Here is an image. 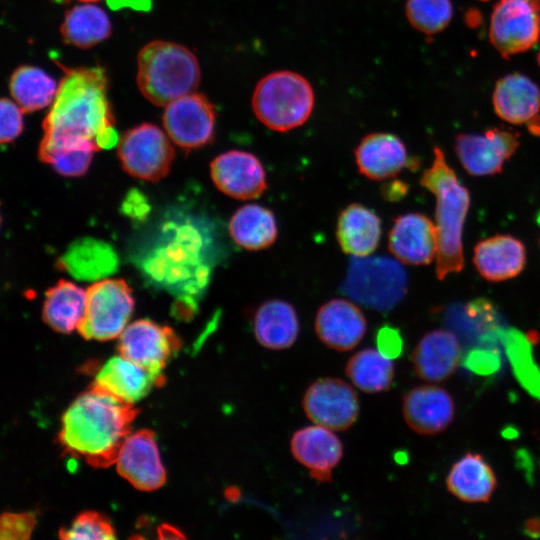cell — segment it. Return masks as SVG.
<instances>
[{
    "instance_id": "cell-3",
    "label": "cell",
    "mask_w": 540,
    "mask_h": 540,
    "mask_svg": "<svg viewBox=\"0 0 540 540\" xmlns=\"http://www.w3.org/2000/svg\"><path fill=\"white\" fill-rule=\"evenodd\" d=\"M433 151V163L424 170L420 184L436 196V276L443 280L464 266L462 231L470 206V194L446 163L442 150L435 147Z\"/></svg>"
},
{
    "instance_id": "cell-12",
    "label": "cell",
    "mask_w": 540,
    "mask_h": 540,
    "mask_svg": "<svg viewBox=\"0 0 540 540\" xmlns=\"http://www.w3.org/2000/svg\"><path fill=\"white\" fill-rule=\"evenodd\" d=\"M179 348L180 340L171 328L148 319L129 324L120 335V355L156 375H162Z\"/></svg>"
},
{
    "instance_id": "cell-32",
    "label": "cell",
    "mask_w": 540,
    "mask_h": 540,
    "mask_svg": "<svg viewBox=\"0 0 540 540\" xmlns=\"http://www.w3.org/2000/svg\"><path fill=\"white\" fill-rule=\"evenodd\" d=\"M345 373L352 383L366 393L388 390L394 379L391 358L379 350L367 348L354 354L347 362Z\"/></svg>"
},
{
    "instance_id": "cell-35",
    "label": "cell",
    "mask_w": 540,
    "mask_h": 540,
    "mask_svg": "<svg viewBox=\"0 0 540 540\" xmlns=\"http://www.w3.org/2000/svg\"><path fill=\"white\" fill-rule=\"evenodd\" d=\"M113 257V253L110 249L105 250V246L102 243H83L75 250H71L68 259L65 260L66 265L69 267L71 273H79L80 277L84 278L86 267H93L95 263L103 267V263L113 266L114 262L99 261L95 259Z\"/></svg>"
},
{
    "instance_id": "cell-22",
    "label": "cell",
    "mask_w": 540,
    "mask_h": 540,
    "mask_svg": "<svg viewBox=\"0 0 540 540\" xmlns=\"http://www.w3.org/2000/svg\"><path fill=\"white\" fill-rule=\"evenodd\" d=\"M457 337L446 330L426 333L412 353L415 374L428 382H441L456 370L461 358Z\"/></svg>"
},
{
    "instance_id": "cell-24",
    "label": "cell",
    "mask_w": 540,
    "mask_h": 540,
    "mask_svg": "<svg viewBox=\"0 0 540 540\" xmlns=\"http://www.w3.org/2000/svg\"><path fill=\"white\" fill-rule=\"evenodd\" d=\"M164 382L162 375L153 374L127 358H110L98 372L94 384L112 395L134 404L146 396L152 387Z\"/></svg>"
},
{
    "instance_id": "cell-18",
    "label": "cell",
    "mask_w": 540,
    "mask_h": 540,
    "mask_svg": "<svg viewBox=\"0 0 540 540\" xmlns=\"http://www.w3.org/2000/svg\"><path fill=\"white\" fill-rule=\"evenodd\" d=\"M367 322L362 311L345 299H332L323 304L315 317L318 338L336 351H349L363 339Z\"/></svg>"
},
{
    "instance_id": "cell-26",
    "label": "cell",
    "mask_w": 540,
    "mask_h": 540,
    "mask_svg": "<svg viewBox=\"0 0 540 540\" xmlns=\"http://www.w3.org/2000/svg\"><path fill=\"white\" fill-rule=\"evenodd\" d=\"M496 485L493 469L476 453H467L454 463L446 478L448 491L469 503L488 502Z\"/></svg>"
},
{
    "instance_id": "cell-1",
    "label": "cell",
    "mask_w": 540,
    "mask_h": 540,
    "mask_svg": "<svg viewBox=\"0 0 540 540\" xmlns=\"http://www.w3.org/2000/svg\"><path fill=\"white\" fill-rule=\"evenodd\" d=\"M63 69L65 76L43 121L39 158L56 151L112 148L119 139L104 69Z\"/></svg>"
},
{
    "instance_id": "cell-37",
    "label": "cell",
    "mask_w": 540,
    "mask_h": 540,
    "mask_svg": "<svg viewBox=\"0 0 540 540\" xmlns=\"http://www.w3.org/2000/svg\"><path fill=\"white\" fill-rule=\"evenodd\" d=\"M1 136L2 144L15 140L23 130L22 109L10 99L1 100Z\"/></svg>"
},
{
    "instance_id": "cell-20",
    "label": "cell",
    "mask_w": 540,
    "mask_h": 540,
    "mask_svg": "<svg viewBox=\"0 0 540 540\" xmlns=\"http://www.w3.org/2000/svg\"><path fill=\"white\" fill-rule=\"evenodd\" d=\"M355 160L359 172L371 180L392 178L411 164L402 140L386 132L366 135L355 149Z\"/></svg>"
},
{
    "instance_id": "cell-16",
    "label": "cell",
    "mask_w": 540,
    "mask_h": 540,
    "mask_svg": "<svg viewBox=\"0 0 540 540\" xmlns=\"http://www.w3.org/2000/svg\"><path fill=\"white\" fill-rule=\"evenodd\" d=\"M116 465L119 474L139 490H156L166 479L154 433L150 430H139L128 436Z\"/></svg>"
},
{
    "instance_id": "cell-27",
    "label": "cell",
    "mask_w": 540,
    "mask_h": 540,
    "mask_svg": "<svg viewBox=\"0 0 540 540\" xmlns=\"http://www.w3.org/2000/svg\"><path fill=\"white\" fill-rule=\"evenodd\" d=\"M256 340L265 348L281 350L291 347L299 333V320L294 307L280 299L262 303L254 315Z\"/></svg>"
},
{
    "instance_id": "cell-4",
    "label": "cell",
    "mask_w": 540,
    "mask_h": 540,
    "mask_svg": "<svg viewBox=\"0 0 540 540\" xmlns=\"http://www.w3.org/2000/svg\"><path fill=\"white\" fill-rule=\"evenodd\" d=\"M137 67L140 92L160 107L194 92L201 78L196 56L168 41L155 40L143 46L137 55Z\"/></svg>"
},
{
    "instance_id": "cell-10",
    "label": "cell",
    "mask_w": 540,
    "mask_h": 540,
    "mask_svg": "<svg viewBox=\"0 0 540 540\" xmlns=\"http://www.w3.org/2000/svg\"><path fill=\"white\" fill-rule=\"evenodd\" d=\"M165 107L163 125L176 145L184 150H193L214 140L215 106L204 94L192 92Z\"/></svg>"
},
{
    "instance_id": "cell-36",
    "label": "cell",
    "mask_w": 540,
    "mask_h": 540,
    "mask_svg": "<svg viewBox=\"0 0 540 540\" xmlns=\"http://www.w3.org/2000/svg\"><path fill=\"white\" fill-rule=\"evenodd\" d=\"M36 524L35 514L5 513L1 517L0 538L2 540H24L30 538Z\"/></svg>"
},
{
    "instance_id": "cell-9",
    "label": "cell",
    "mask_w": 540,
    "mask_h": 540,
    "mask_svg": "<svg viewBox=\"0 0 540 540\" xmlns=\"http://www.w3.org/2000/svg\"><path fill=\"white\" fill-rule=\"evenodd\" d=\"M540 36L539 8L532 0H499L492 11L489 38L503 56L531 49Z\"/></svg>"
},
{
    "instance_id": "cell-17",
    "label": "cell",
    "mask_w": 540,
    "mask_h": 540,
    "mask_svg": "<svg viewBox=\"0 0 540 540\" xmlns=\"http://www.w3.org/2000/svg\"><path fill=\"white\" fill-rule=\"evenodd\" d=\"M402 411L407 425L421 435L444 431L454 418V401L445 389L422 385L411 389L403 398Z\"/></svg>"
},
{
    "instance_id": "cell-21",
    "label": "cell",
    "mask_w": 540,
    "mask_h": 540,
    "mask_svg": "<svg viewBox=\"0 0 540 540\" xmlns=\"http://www.w3.org/2000/svg\"><path fill=\"white\" fill-rule=\"evenodd\" d=\"M473 264L484 279L490 282L505 281L523 271L526 249L519 239L497 234L476 244Z\"/></svg>"
},
{
    "instance_id": "cell-34",
    "label": "cell",
    "mask_w": 540,
    "mask_h": 540,
    "mask_svg": "<svg viewBox=\"0 0 540 540\" xmlns=\"http://www.w3.org/2000/svg\"><path fill=\"white\" fill-rule=\"evenodd\" d=\"M62 539H115L110 521L102 514L86 511L78 515L68 529L59 532Z\"/></svg>"
},
{
    "instance_id": "cell-23",
    "label": "cell",
    "mask_w": 540,
    "mask_h": 540,
    "mask_svg": "<svg viewBox=\"0 0 540 540\" xmlns=\"http://www.w3.org/2000/svg\"><path fill=\"white\" fill-rule=\"evenodd\" d=\"M492 101L496 114L504 121L528 123L540 111V88L523 74H508L497 81Z\"/></svg>"
},
{
    "instance_id": "cell-13",
    "label": "cell",
    "mask_w": 540,
    "mask_h": 540,
    "mask_svg": "<svg viewBox=\"0 0 540 540\" xmlns=\"http://www.w3.org/2000/svg\"><path fill=\"white\" fill-rule=\"evenodd\" d=\"M519 147L517 134L492 128L484 134L463 133L455 139V152L464 169L473 176L500 173Z\"/></svg>"
},
{
    "instance_id": "cell-8",
    "label": "cell",
    "mask_w": 540,
    "mask_h": 540,
    "mask_svg": "<svg viewBox=\"0 0 540 540\" xmlns=\"http://www.w3.org/2000/svg\"><path fill=\"white\" fill-rule=\"evenodd\" d=\"M170 140L168 134L154 124L143 123L130 129L118 142V157L123 169L141 180L162 179L174 159Z\"/></svg>"
},
{
    "instance_id": "cell-15",
    "label": "cell",
    "mask_w": 540,
    "mask_h": 540,
    "mask_svg": "<svg viewBox=\"0 0 540 540\" xmlns=\"http://www.w3.org/2000/svg\"><path fill=\"white\" fill-rule=\"evenodd\" d=\"M388 249L402 263L430 264L438 251L436 224L417 212L398 216L388 233Z\"/></svg>"
},
{
    "instance_id": "cell-40",
    "label": "cell",
    "mask_w": 540,
    "mask_h": 540,
    "mask_svg": "<svg viewBox=\"0 0 540 540\" xmlns=\"http://www.w3.org/2000/svg\"><path fill=\"white\" fill-rule=\"evenodd\" d=\"M78 1L83 2V3H91V2H96L99 0H78Z\"/></svg>"
},
{
    "instance_id": "cell-11",
    "label": "cell",
    "mask_w": 540,
    "mask_h": 540,
    "mask_svg": "<svg viewBox=\"0 0 540 540\" xmlns=\"http://www.w3.org/2000/svg\"><path fill=\"white\" fill-rule=\"evenodd\" d=\"M306 416L315 424L343 431L357 420L359 402L354 389L339 378H321L306 390L303 401Z\"/></svg>"
},
{
    "instance_id": "cell-31",
    "label": "cell",
    "mask_w": 540,
    "mask_h": 540,
    "mask_svg": "<svg viewBox=\"0 0 540 540\" xmlns=\"http://www.w3.org/2000/svg\"><path fill=\"white\" fill-rule=\"evenodd\" d=\"M57 82L42 69L20 66L11 75L10 93L23 112H34L52 104L58 90Z\"/></svg>"
},
{
    "instance_id": "cell-33",
    "label": "cell",
    "mask_w": 540,
    "mask_h": 540,
    "mask_svg": "<svg viewBox=\"0 0 540 540\" xmlns=\"http://www.w3.org/2000/svg\"><path fill=\"white\" fill-rule=\"evenodd\" d=\"M405 12L409 23L416 30L434 35L448 26L453 7L450 0H407Z\"/></svg>"
},
{
    "instance_id": "cell-19",
    "label": "cell",
    "mask_w": 540,
    "mask_h": 540,
    "mask_svg": "<svg viewBox=\"0 0 540 540\" xmlns=\"http://www.w3.org/2000/svg\"><path fill=\"white\" fill-rule=\"evenodd\" d=\"M331 429L321 425L297 430L290 441L294 458L310 470L318 481L327 482L343 456L340 439Z\"/></svg>"
},
{
    "instance_id": "cell-14",
    "label": "cell",
    "mask_w": 540,
    "mask_h": 540,
    "mask_svg": "<svg viewBox=\"0 0 540 540\" xmlns=\"http://www.w3.org/2000/svg\"><path fill=\"white\" fill-rule=\"evenodd\" d=\"M210 175L224 194L239 200L260 197L267 189L265 169L252 153L229 150L210 163Z\"/></svg>"
},
{
    "instance_id": "cell-41",
    "label": "cell",
    "mask_w": 540,
    "mask_h": 540,
    "mask_svg": "<svg viewBox=\"0 0 540 540\" xmlns=\"http://www.w3.org/2000/svg\"><path fill=\"white\" fill-rule=\"evenodd\" d=\"M537 59H538V63H539V65H540V50H539V53H538V58H537Z\"/></svg>"
},
{
    "instance_id": "cell-2",
    "label": "cell",
    "mask_w": 540,
    "mask_h": 540,
    "mask_svg": "<svg viewBox=\"0 0 540 540\" xmlns=\"http://www.w3.org/2000/svg\"><path fill=\"white\" fill-rule=\"evenodd\" d=\"M138 410L96 384L78 396L62 417L59 440L67 452L93 467L116 463Z\"/></svg>"
},
{
    "instance_id": "cell-6",
    "label": "cell",
    "mask_w": 540,
    "mask_h": 540,
    "mask_svg": "<svg viewBox=\"0 0 540 540\" xmlns=\"http://www.w3.org/2000/svg\"><path fill=\"white\" fill-rule=\"evenodd\" d=\"M408 277L394 259L353 257L350 261L343 291L352 299L369 308L389 311L405 296Z\"/></svg>"
},
{
    "instance_id": "cell-29",
    "label": "cell",
    "mask_w": 540,
    "mask_h": 540,
    "mask_svg": "<svg viewBox=\"0 0 540 540\" xmlns=\"http://www.w3.org/2000/svg\"><path fill=\"white\" fill-rule=\"evenodd\" d=\"M85 304L86 291L71 281L59 280L46 291L43 320L57 332L70 333L78 327Z\"/></svg>"
},
{
    "instance_id": "cell-28",
    "label": "cell",
    "mask_w": 540,
    "mask_h": 540,
    "mask_svg": "<svg viewBox=\"0 0 540 540\" xmlns=\"http://www.w3.org/2000/svg\"><path fill=\"white\" fill-rule=\"evenodd\" d=\"M229 233L240 247L258 251L270 247L278 236V227L273 212L258 204H247L231 217Z\"/></svg>"
},
{
    "instance_id": "cell-25",
    "label": "cell",
    "mask_w": 540,
    "mask_h": 540,
    "mask_svg": "<svg viewBox=\"0 0 540 540\" xmlns=\"http://www.w3.org/2000/svg\"><path fill=\"white\" fill-rule=\"evenodd\" d=\"M336 238L346 254L353 257L369 256L380 242V218L362 204H349L338 215Z\"/></svg>"
},
{
    "instance_id": "cell-38",
    "label": "cell",
    "mask_w": 540,
    "mask_h": 540,
    "mask_svg": "<svg viewBox=\"0 0 540 540\" xmlns=\"http://www.w3.org/2000/svg\"><path fill=\"white\" fill-rule=\"evenodd\" d=\"M376 344L378 350L388 358L397 357L402 350V339L400 333L389 326H383L377 332Z\"/></svg>"
},
{
    "instance_id": "cell-30",
    "label": "cell",
    "mask_w": 540,
    "mask_h": 540,
    "mask_svg": "<svg viewBox=\"0 0 540 540\" xmlns=\"http://www.w3.org/2000/svg\"><path fill=\"white\" fill-rule=\"evenodd\" d=\"M111 23L106 12L93 4H82L69 9L60 27L66 44L90 48L111 34Z\"/></svg>"
},
{
    "instance_id": "cell-7",
    "label": "cell",
    "mask_w": 540,
    "mask_h": 540,
    "mask_svg": "<svg viewBox=\"0 0 540 540\" xmlns=\"http://www.w3.org/2000/svg\"><path fill=\"white\" fill-rule=\"evenodd\" d=\"M134 309L132 290L123 279H105L86 290L84 315L77 327L88 340H110L121 335Z\"/></svg>"
},
{
    "instance_id": "cell-5",
    "label": "cell",
    "mask_w": 540,
    "mask_h": 540,
    "mask_svg": "<svg viewBox=\"0 0 540 540\" xmlns=\"http://www.w3.org/2000/svg\"><path fill=\"white\" fill-rule=\"evenodd\" d=\"M315 102L310 82L293 71H276L263 77L252 96L257 119L268 128L286 132L304 124Z\"/></svg>"
},
{
    "instance_id": "cell-39",
    "label": "cell",
    "mask_w": 540,
    "mask_h": 540,
    "mask_svg": "<svg viewBox=\"0 0 540 540\" xmlns=\"http://www.w3.org/2000/svg\"><path fill=\"white\" fill-rule=\"evenodd\" d=\"M525 532L533 537L540 536V519L532 518L525 524Z\"/></svg>"
}]
</instances>
